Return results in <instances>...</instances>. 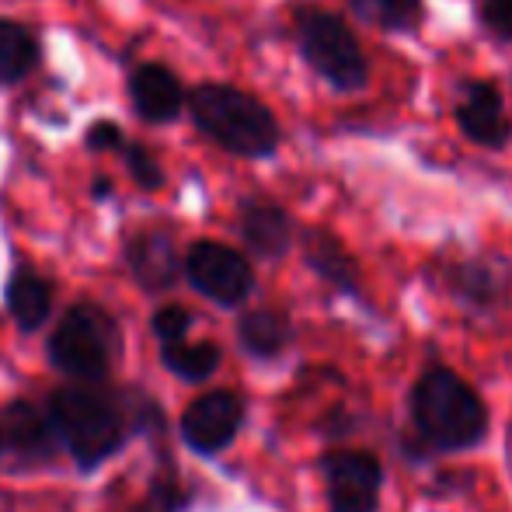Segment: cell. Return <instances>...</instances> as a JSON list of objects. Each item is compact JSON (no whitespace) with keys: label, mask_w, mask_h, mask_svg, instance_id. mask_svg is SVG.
Masks as SVG:
<instances>
[{"label":"cell","mask_w":512,"mask_h":512,"mask_svg":"<svg viewBox=\"0 0 512 512\" xmlns=\"http://www.w3.org/2000/svg\"><path fill=\"white\" fill-rule=\"evenodd\" d=\"M129 262H133L136 279L150 290H164V286L175 283V244L161 230L136 237L133 248H129Z\"/></svg>","instance_id":"cell-13"},{"label":"cell","mask_w":512,"mask_h":512,"mask_svg":"<svg viewBox=\"0 0 512 512\" xmlns=\"http://www.w3.org/2000/svg\"><path fill=\"white\" fill-rule=\"evenodd\" d=\"M411 415H415L418 432L439 450H467L488 429V411L474 387L443 366L418 380L411 394Z\"/></svg>","instance_id":"cell-2"},{"label":"cell","mask_w":512,"mask_h":512,"mask_svg":"<svg viewBox=\"0 0 512 512\" xmlns=\"http://www.w3.org/2000/svg\"><path fill=\"white\" fill-rule=\"evenodd\" d=\"M196 126L237 157H272L279 147V122L255 95L230 84H199L189 95Z\"/></svg>","instance_id":"cell-1"},{"label":"cell","mask_w":512,"mask_h":512,"mask_svg":"<svg viewBox=\"0 0 512 512\" xmlns=\"http://www.w3.org/2000/svg\"><path fill=\"white\" fill-rule=\"evenodd\" d=\"M154 331L164 338V345H168V342H182V335L189 331V310H182V307H164V310H157Z\"/></svg>","instance_id":"cell-23"},{"label":"cell","mask_w":512,"mask_h":512,"mask_svg":"<svg viewBox=\"0 0 512 512\" xmlns=\"http://www.w3.org/2000/svg\"><path fill=\"white\" fill-rule=\"evenodd\" d=\"M88 147L91 150H122L126 140H122V129L115 126V122H98V126H91V133H88Z\"/></svg>","instance_id":"cell-24"},{"label":"cell","mask_w":512,"mask_h":512,"mask_svg":"<svg viewBox=\"0 0 512 512\" xmlns=\"http://www.w3.org/2000/svg\"><path fill=\"white\" fill-rule=\"evenodd\" d=\"M4 436L14 450L39 457V453H46L53 446V425L42 418L39 408L28 405V401H14L4 411Z\"/></svg>","instance_id":"cell-16"},{"label":"cell","mask_w":512,"mask_h":512,"mask_svg":"<svg viewBox=\"0 0 512 512\" xmlns=\"http://www.w3.org/2000/svg\"><path fill=\"white\" fill-rule=\"evenodd\" d=\"M164 363H168V370H175L185 380H206L216 370V363H220V349L209 342L199 345L168 342L164 345Z\"/></svg>","instance_id":"cell-19"},{"label":"cell","mask_w":512,"mask_h":512,"mask_svg":"<svg viewBox=\"0 0 512 512\" xmlns=\"http://www.w3.org/2000/svg\"><path fill=\"white\" fill-rule=\"evenodd\" d=\"M241 342L255 356H276L290 342V321L276 310H251L241 317Z\"/></svg>","instance_id":"cell-17"},{"label":"cell","mask_w":512,"mask_h":512,"mask_svg":"<svg viewBox=\"0 0 512 512\" xmlns=\"http://www.w3.org/2000/svg\"><path fill=\"white\" fill-rule=\"evenodd\" d=\"M453 122L478 147L502 150L512 140V119L506 112L502 88L495 81H485V77H471L457 88Z\"/></svg>","instance_id":"cell-7"},{"label":"cell","mask_w":512,"mask_h":512,"mask_svg":"<svg viewBox=\"0 0 512 512\" xmlns=\"http://www.w3.org/2000/svg\"><path fill=\"white\" fill-rule=\"evenodd\" d=\"M481 25L495 39L512 42V0H481Z\"/></svg>","instance_id":"cell-21"},{"label":"cell","mask_w":512,"mask_h":512,"mask_svg":"<svg viewBox=\"0 0 512 512\" xmlns=\"http://www.w3.org/2000/svg\"><path fill=\"white\" fill-rule=\"evenodd\" d=\"M241 234L255 255L279 258L293 244V223L283 206L255 199V203H244L241 209Z\"/></svg>","instance_id":"cell-11"},{"label":"cell","mask_w":512,"mask_h":512,"mask_svg":"<svg viewBox=\"0 0 512 512\" xmlns=\"http://www.w3.org/2000/svg\"><path fill=\"white\" fill-rule=\"evenodd\" d=\"M122 150H126V164H129V171H133L136 182H140L143 189H161L164 175H161V168H157L154 157H150V150H143L140 143L122 147Z\"/></svg>","instance_id":"cell-22"},{"label":"cell","mask_w":512,"mask_h":512,"mask_svg":"<svg viewBox=\"0 0 512 512\" xmlns=\"http://www.w3.org/2000/svg\"><path fill=\"white\" fill-rule=\"evenodd\" d=\"M7 307L21 328H39L49 314V286L35 272H18L7 286Z\"/></svg>","instance_id":"cell-18"},{"label":"cell","mask_w":512,"mask_h":512,"mask_svg":"<svg viewBox=\"0 0 512 512\" xmlns=\"http://www.w3.org/2000/svg\"><path fill=\"white\" fill-rule=\"evenodd\" d=\"M112 321L95 307H74L60 321L49 342V356L60 370L74 377H105L112 359Z\"/></svg>","instance_id":"cell-5"},{"label":"cell","mask_w":512,"mask_h":512,"mask_svg":"<svg viewBox=\"0 0 512 512\" xmlns=\"http://www.w3.org/2000/svg\"><path fill=\"white\" fill-rule=\"evenodd\" d=\"M95 192H98V196H105V192H108V182H105V178H98V182H95Z\"/></svg>","instance_id":"cell-25"},{"label":"cell","mask_w":512,"mask_h":512,"mask_svg":"<svg viewBox=\"0 0 512 512\" xmlns=\"http://www.w3.org/2000/svg\"><path fill=\"white\" fill-rule=\"evenodd\" d=\"M457 290L464 293V297L488 304V300L495 297V276H492V269H488V265H478V262L460 265V269H457Z\"/></svg>","instance_id":"cell-20"},{"label":"cell","mask_w":512,"mask_h":512,"mask_svg":"<svg viewBox=\"0 0 512 512\" xmlns=\"http://www.w3.org/2000/svg\"><path fill=\"white\" fill-rule=\"evenodd\" d=\"M349 7L363 25L394 35L418 32V25L425 18L422 0H349Z\"/></svg>","instance_id":"cell-14"},{"label":"cell","mask_w":512,"mask_h":512,"mask_svg":"<svg viewBox=\"0 0 512 512\" xmlns=\"http://www.w3.org/2000/svg\"><path fill=\"white\" fill-rule=\"evenodd\" d=\"M304 255H307L310 269L321 279H328L331 286H338V290H345V293H356V283H359L356 262H352V255L342 248V241H338L331 230H321V227L307 230Z\"/></svg>","instance_id":"cell-12"},{"label":"cell","mask_w":512,"mask_h":512,"mask_svg":"<svg viewBox=\"0 0 512 512\" xmlns=\"http://www.w3.org/2000/svg\"><path fill=\"white\" fill-rule=\"evenodd\" d=\"M39 63V42L25 25L0 18V84H18Z\"/></svg>","instance_id":"cell-15"},{"label":"cell","mask_w":512,"mask_h":512,"mask_svg":"<svg viewBox=\"0 0 512 512\" xmlns=\"http://www.w3.org/2000/svg\"><path fill=\"white\" fill-rule=\"evenodd\" d=\"M324 481H328L331 512H377L380 502V460L373 453L338 450L324 457Z\"/></svg>","instance_id":"cell-8"},{"label":"cell","mask_w":512,"mask_h":512,"mask_svg":"<svg viewBox=\"0 0 512 512\" xmlns=\"http://www.w3.org/2000/svg\"><path fill=\"white\" fill-rule=\"evenodd\" d=\"M53 429L84 467L105 460L122 439L119 411L102 394L84 391V387H67L53 398Z\"/></svg>","instance_id":"cell-4"},{"label":"cell","mask_w":512,"mask_h":512,"mask_svg":"<svg viewBox=\"0 0 512 512\" xmlns=\"http://www.w3.org/2000/svg\"><path fill=\"white\" fill-rule=\"evenodd\" d=\"M241 418H244V405L237 394L213 391L189 405V411H185V418H182V436L192 450L216 453L237 436Z\"/></svg>","instance_id":"cell-9"},{"label":"cell","mask_w":512,"mask_h":512,"mask_svg":"<svg viewBox=\"0 0 512 512\" xmlns=\"http://www.w3.org/2000/svg\"><path fill=\"white\" fill-rule=\"evenodd\" d=\"M185 272L199 293H206L209 300L223 307L241 304L255 286L248 258L220 241H199L185 258Z\"/></svg>","instance_id":"cell-6"},{"label":"cell","mask_w":512,"mask_h":512,"mask_svg":"<svg viewBox=\"0 0 512 512\" xmlns=\"http://www.w3.org/2000/svg\"><path fill=\"white\" fill-rule=\"evenodd\" d=\"M293 35H297V49L304 63L335 91L352 95V91H363L370 84V60H366L349 21L338 18L335 11L304 4L293 18Z\"/></svg>","instance_id":"cell-3"},{"label":"cell","mask_w":512,"mask_h":512,"mask_svg":"<svg viewBox=\"0 0 512 512\" xmlns=\"http://www.w3.org/2000/svg\"><path fill=\"white\" fill-rule=\"evenodd\" d=\"M136 115L147 122H171L185 108V91L164 63H143L129 81Z\"/></svg>","instance_id":"cell-10"}]
</instances>
